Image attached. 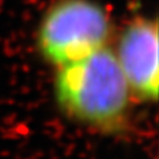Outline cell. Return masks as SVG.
I'll return each mask as SVG.
<instances>
[{
    "mask_svg": "<svg viewBox=\"0 0 159 159\" xmlns=\"http://www.w3.org/2000/svg\"><path fill=\"white\" fill-rule=\"evenodd\" d=\"M54 97L74 121L103 133L125 127L134 97L110 48L56 68Z\"/></svg>",
    "mask_w": 159,
    "mask_h": 159,
    "instance_id": "cell-1",
    "label": "cell"
},
{
    "mask_svg": "<svg viewBox=\"0 0 159 159\" xmlns=\"http://www.w3.org/2000/svg\"><path fill=\"white\" fill-rule=\"evenodd\" d=\"M113 36L110 11L98 0H54L36 29V47L54 68L107 48Z\"/></svg>",
    "mask_w": 159,
    "mask_h": 159,
    "instance_id": "cell-2",
    "label": "cell"
},
{
    "mask_svg": "<svg viewBox=\"0 0 159 159\" xmlns=\"http://www.w3.org/2000/svg\"><path fill=\"white\" fill-rule=\"evenodd\" d=\"M158 21L151 16H134L121 29L114 56L134 97L155 101L159 88Z\"/></svg>",
    "mask_w": 159,
    "mask_h": 159,
    "instance_id": "cell-3",
    "label": "cell"
}]
</instances>
